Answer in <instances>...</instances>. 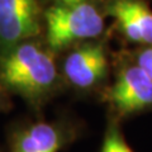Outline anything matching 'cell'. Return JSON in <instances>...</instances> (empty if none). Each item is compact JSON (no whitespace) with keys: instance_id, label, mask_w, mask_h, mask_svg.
I'll return each instance as SVG.
<instances>
[{"instance_id":"cell-9","label":"cell","mask_w":152,"mask_h":152,"mask_svg":"<svg viewBox=\"0 0 152 152\" xmlns=\"http://www.w3.org/2000/svg\"><path fill=\"white\" fill-rule=\"evenodd\" d=\"M152 79V46L142 50L137 56V64Z\"/></svg>"},{"instance_id":"cell-6","label":"cell","mask_w":152,"mask_h":152,"mask_svg":"<svg viewBox=\"0 0 152 152\" xmlns=\"http://www.w3.org/2000/svg\"><path fill=\"white\" fill-rule=\"evenodd\" d=\"M108 13L129 41L152 46V10L141 0H112Z\"/></svg>"},{"instance_id":"cell-4","label":"cell","mask_w":152,"mask_h":152,"mask_svg":"<svg viewBox=\"0 0 152 152\" xmlns=\"http://www.w3.org/2000/svg\"><path fill=\"white\" fill-rule=\"evenodd\" d=\"M110 100L121 114L152 108V79L138 65L129 66L118 76L110 90Z\"/></svg>"},{"instance_id":"cell-10","label":"cell","mask_w":152,"mask_h":152,"mask_svg":"<svg viewBox=\"0 0 152 152\" xmlns=\"http://www.w3.org/2000/svg\"><path fill=\"white\" fill-rule=\"evenodd\" d=\"M57 3H65V4H70V3H77V1H85V0H56Z\"/></svg>"},{"instance_id":"cell-3","label":"cell","mask_w":152,"mask_h":152,"mask_svg":"<svg viewBox=\"0 0 152 152\" xmlns=\"http://www.w3.org/2000/svg\"><path fill=\"white\" fill-rule=\"evenodd\" d=\"M37 0H0V43L15 46L39 31Z\"/></svg>"},{"instance_id":"cell-2","label":"cell","mask_w":152,"mask_h":152,"mask_svg":"<svg viewBox=\"0 0 152 152\" xmlns=\"http://www.w3.org/2000/svg\"><path fill=\"white\" fill-rule=\"evenodd\" d=\"M47 42L61 50L71 43L99 37L104 31V18L93 4L85 1L58 3L45 14Z\"/></svg>"},{"instance_id":"cell-5","label":"cell","mask_w":152,"mask_h":152,"mask_svg":"<svg viewBox=\"0 0 152 152\" xmlns=\"http://www.w3.org/2000/svg\"><path fill=\"white\" fill-rule=\"evenodd\" d=\"M107 55L100 43H86L77 47L66 57L64 75L79 89H90L107 75Z\"/></svg>"},{"instance_id":"cell-8","label":"cell","mask_w":152,"mask_h":152,"mask_svg":"<svg viewBox=\"0 0 152 152\" xmlns=\"http://www.w3.org/2000/svg\"><path fill=\"white\" fill-rule=\"evenodd\" d=\"M100 152H133L115 126H109Z\"/></svg>"},{"instance_id":"cell-1","label":"cell","mask_w":152,"mask_h":152,"mask_svg":"<svg viewBox=\"0 0 152 152\" xmlns=\"http://www.w3.org/2000/svg\"><path fill=\"white\" fill-rule=\"evenodd\" d=\"M57 69L52 56L31 42L12 46L0 60V83L28 99H39L55 88Z\"/></svg>"},{"instance_id":"cell-7","label":"cell","mask_w":152,"mask_h":152,"mask_svg":"<svg viewBox=\"0 0 152 152\" xmlns=\"http://www.w3.org/2000/svg\"><path fill=\"white\" fill-rule=\"evenodd\" d=\"M64 143L65 133L58 126L38 122L14 136L12 152H58Z\"/></svg>"}]
</instances>
